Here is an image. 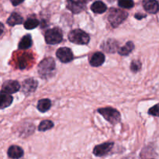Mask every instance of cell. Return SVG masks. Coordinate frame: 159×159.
Here are the masks:
<instances>
[{"instance_id": "cell-1", "label": "cell", "mask_w": 159, "mask_h": 159, "mask_svg": "<svg viewBox=\"0 0 159 159\" xmlns=\"http://www.w3.org/2000/svg\"><path fill=\"white\" fill-rule=\"evenodd\" d=\"M55 70V62L52 57H46L38 65V73L43 79H48L53 75Z\"/></svg>"}, {"instance_id": "cell-2", "label": "cell", "mask_w": 159, "mask_h": 159, "mask_svg": "<svg viewBox=\"0 0 159 159\" xmlns=\"http://www.w3.org/2000/svg\"><path fill=\"white\" fill-rule=\"evenodd\" d=\"M128 13L124 10L119 9H111L108 16V20L110 24L113 27H116L120 25L127 19Z\"/></svg>"}, {"instance_id": "cell-3", "label": "cell", "mask_w": 159, "mask_h": 159, "mask_svg": "<svg viewBox=\"0 0 159 159\" xmlns=\"http://www.w3.org/2000/svg\"><path fill=\"white\" fill-rule=\"evenodd\" d=\"M68 39L72 43L76 44H87L89 42L90 37L87 33L82 30H73L68 34Z\"/></svg>"}, {"instance_id": "cell-4", "label": "cell", "mask_w": 159, "mask_h": 159, "mask_svg": "<svg viewBox=\"0 0 159 159\" xmlns=\"http://www.w3.org/2000/svg\"><path fill=\"white\" fill-rule=\"evenodd\" d=\"M98 113L102 115L107 121L112 124H116L120 121V113L115 109L111 107H105L98 110Z\"/></svg>"}, {"instance_id": "cell-5", "label": "cell", "mask_w": 159, "mask_h": 159, "mask_svg": "<svg viewBox=\"0 0 159 159\" xmlns=\"http://www.w3.org/2000/svg\"><path fill=\"white\" fill-rule=\"evenodd\" d=\"M63 40V34L59 28L55 27L48 30L45 33V40L48 44H57Z\"/></svg>"}, {"instance_id": "cell-6", "label": "cell", "mask_w": 159, "mask_h": 159, "mask_svg": "<svg viewBox=\"0 0 159 159\" xmlns=\"http://www.w3.org/2000/svg\"><path fill=\"white\" fill-rule=\"evenodd\" d=\"M86 0H67V8L73 13L82 12L85 7Z\"/></svg>"}, {"instance_id": "cell-7", "label": "cell", "mask_w": 159, "mask_h": 159, "mask_svg": "<svg viewBox=\"0 0 159 159\" xmlns=\"http://www.w3.org/2000/svg\"><path fill=\"white\" fill-rule=\"evenodd\" d=\"M57 58L63 63H68L71 61L74 58L71 50L68 48H61L56 52Z\"/></svg>"}, {"instance_id": "cell-8", "label": "cell", "mask_w": 159, "mask_h": 159, "mask_svg": "<svg viewBox=\"0 0 159 159\" xmlns=\"http://www.w3.org/2000/svg\"><path fill=\"white\" fill-rule=\"evenodd\" d=\"M113 144H114L113 142H107L102 144H99L94 148L93 154L97 157H102L104 155H107L112 150Z\"/></svg>"}, {"instance_id": "cell-9", "label": "cell", "mask_w": 159, "mask_h": 159, "mask_svg": "<svg viewBox=\"0 0 159 159\" xmlns=\"http://www.w3.org/2000/svg\"><path fill=\"white\" fill-rule=\"evenodd\" d=\"M20 89V85L17 81L9 80L6 81L3 83L2 86V93H8V94H12L18 92Z\"/></svg>"}, {"instance_id": "cell-10", "label": "cell", "mask_w": 159, "mask_h": 159, "mask_svg": "<svg viewBox=\"0 0 159 159\" xmlns=\"http://www.w3.org/2000/svg\"><path fill=\"white\" fill-rule=\"evenodd\" d=\"M37 87V82L34 79H28L23 81L22 85V90L25 95L34 93Z\"/></svg>"}, {"instance_id": "cell-11", "label": "cell", "mask_w": 159, "mask_h": 159, "mask_svg": "<svg viewBox=\"0 0 159 159\" xmlns=\"http://www.w3.org/2000/svg\"><path fill=\"white\" fill-rule=\"evenodd\" d=\"M143 6L144 9L149 13H157L159 10V3L156 0H144Z\"/></svg>"}, {"instance_id": "cell-12", "label": "cell", "mask_w": 159, "mask_h": 159, "mask_svg": "<svg viewBox=\"0 0 159 159\" xmlns=\"http://www.w3.org/2000/svg\"><path fill=\"white\" fill-rule=\"evenodd\" d=\"M8 156L10 158L12 159H20L24 155V152H23V148L19 146L12 145L9 147L8 149Z\"/></svg>"}, {"instance_id": "cell-13", "label": "cell", "mask_w": 159, "mask_h": 159, "mask_svg": "<svg viewBox=\"0 0 159 159\" xmlns=\"http://www.w3.org/2000/svg\"><path fill=\"white\" fill-rule=\"evenodd\" d=\"M105 61V55L102 52H96L90 58V65L93 67L101 66Z\"/></svg>"}, {"instance_id": "cell-14", "label": "cell", "mask_w": 159, "mask_h": 159, "mask_svg": "<svg viewBox=\"0 0 159 159\" xmlns=\"http://www.w3.org/2000/svg\"><path fill=\"white\" fill-rule=\"evenodd\" d=\"M12 96H10V94H8L6 93H1V102H0V108L2 110L6 108V107H9L11 105V103L12 102Z\"/></svg>"}, {"instance_id": "cell-15", "label": "cell", "mask_w": 159, "mask_h": 159, "mask_svg": "<svg viewBox=\"0 0 159 159\" xmlns=\"http://www.w3.org/2000/svg\"><path fill=\"white\" fill-rule=\"evenodd\" d=\"M91 9L93 12L98 14L103 13L107 11V7L101 1H96L93 2V4L91 6Z\"/></svg>"}, {"instance_id": "cell-16", "label": "cell", "mask_w": 159, "mask_h": 159, "mask_svg": "<svg viewBox=\"0 0 159 159\" xmlns=\"http://www.w3.org/2000/svg\"><path fill=\"white\" fill-rule=\"evenodd\" d=\"M118 43L114 40H108L102 45V49L107 52H115L118 49Z\"/></svg>"}, {"instance_id": "cell-17", "label": "cell", "mask_w": 159, "mask_h": 159, "mask_svg": "<svg viewBox=\"0 0 159 159\" xmlns=\"http://www.w3.org/2000/svg\"><path fill=\"white\" fill-rule=\"evenodd\" d=\"M23 17L20 15V14L16 13V12H12L10 15V16L8 18L7 23L9 26H16V25L21 24L23 23Z\"/></svg>"}, {"instance_id": "cell-18", "label": "cell", "mask_w": 159, "mask_h": 159, "mask_svg": "<svg viewBox=\"0 0 159 159\" xmlns=\"http://www.w3.org/2000/svg\"><path fill=\"white\" fill-rule=\"evenodd\" d=\"M51 107V102L48 99H43L39 100L37 103V109L40 112L44 113L47 112Z\"/></svg>"}, {"instance_id": "cell-19", "label": "cell", "mask_w": 159, "mask_h": 159, "mask_svg": "<svg viewBox=\"0 0 159 159\" xmlns=\"http://www.w3.org/2000/svg\"><path fill=\"white\" fill-rule=\"evenodd\" d=\"M32 45V37L30 34H26L23 37L19 43V48L22 50L28 49Z\"/></svg>"}, {"instance_id": "cell-20", "label": "cell", "mask_w": 159, "mask_h": 159, "mask_svg": "<svg viewBox=\"0 0 159 159\" xmlns=\"http://www.w3.org/2000/svg\"><path fill=\"white\" fill-rule=\"evenodd\" d=\"M134 48V44L133 42L128 41L124 47L118 49V53L122 56H127L133 51Z\"/></svg>"}, {"instance_id": "cell-21", "label": "cell", "mask_w": 159, "mask_h": 159, "mask_svg": "<svg viewBox=\"0 0 159 159\" xmlns=\"http://www.w3.org/2000/svg\"><path fill=\"white\" fill-rule=\"evenodd\" d=\"M40 24L38 20L35 18H29L24 23V27L26 30H33Z\"/></svg>"}, {"instance_id": "cell-22", "label": "cell", "mask_w": 159, "mask_h": 159, "mask_svg": "<svg viewBox=\"0 0 159 159\" xmlns=\"http://www.w3.org/2000/svg\"><path fill=\"white\" fill-rule=\"evenodd\" d=\"M53 127H54V124H53L52 121L46 120H43L40 123L38 127V130L40 131H46V130L52 128Z\"/></svg>"}, {"instance_id": "cell-23", "label": "cell", "mask_w": 159, "mask_h": 159, "mask_svg": "<svg viewBox=\"0 0 159 159\" xmlns=\"http://www.w3.org/2000/svg\"><path fill=\"white\" fill-rule=\"evenodd\" d=\"M118 5L120 6L121 8H124V9H130L133 8L134 6V2L133 0H119L118 2Z\"/></svg>"}, {"instance_id": "cell-24", "label": "cell", "mask_w": 159, "mask_h": 159, "mask_svg": "<svg viewBox=\"0 0 159 159\" xmlns=\"http://www.w3.org/2000/svg\"><path fill=\"white\" fill-rule=\"evenodd\" d=\"M141 68V63L139 61H133L130 65V69L131 71H133L134 72H137V71H139Z\"/></svg>"}, {"instance_id": "cell-25", "label": "cell", "mask_w": 159, "mask_h": 159, "mask_svg": "<svg viewBox=\"0 0 159 159\" xmlns=\"http://www.w3.org/2000/svg\"><path fill=\"white\" fill-rule=\"evenodd\" d=\"M148 113L150 115H152V116H159V103L156 104L151 109H149Z\"/></svg>"}, {"instance_id": "cell-26", "label": "cell", "mask_w": 159, "mask_h": 159, "mask_svg": "<svg viewBox=\"0 0 159 159\" xmlns=\"http://www.w3.org/2000/svg\"><path fill=\"white\" fill-rule=\"evenodd\" d=\"M10 1H11V2H12V4L13 5V6H18V5L21 4V3L23 2L24 0H10Z\"/></svg>"}, {"instance_id": "cell-27", "label": "cell", "mask_w": 159, "mask_h": 159, "mask_svg": "<svg viewBox=\"0 0 159 159\" xmlns=\"http://www.w3.org/2000/svg\"><path fill=\"white\" fill-rule=\"evenodd\" d=\"M144 17H146V15H144V14H136L135 15V18L138 19V20H141V19L142 18H144Z\"/></svg>"}, {"instance_id": "cell-28", "label": "cell", "mask_w": 159, "mask_h": 159, "mask_svg": "<svg viewBox=\"0 0 159 159\" xmlns=\"http://www.w3.org/2000/svg\"><path fill=\"white\" fill-rule=\"evenodd\" d=\"M86 1H87V0H86Z\"/></svg>"}]
</instances>
